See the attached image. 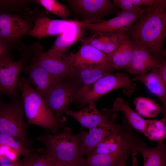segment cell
Returning <instances> with one entry per match:
<instances>
[{
	"label": "cell",
	"instance_id": "obj_19",
	"mask_svg": "<svg viewBox=\"0 0 166 166\" xmlns=\"http://www.w3.org/2000/svg\"><path fill=\"white\" fill-rule=\"evenodd\" d=\"M137 147H132L108 154L91 155L84 158L81 166H117L130 156H134L137 153Z\"/></svg>",
	"mask_w": 166,
	"mask_h": 166
},
{
	"label": "cell",
	"instance_id": "obj_10",
	"mask_svg": "<svg viewBox=\"0 0 166 166\" xmlns=\"http://www.w3.org/2000/svg\"><path fill=\"white\" fill-rule=\"evenodd\" d=\"M25 61L24 58L13 61L8 53L0 57V93L11 97L16 96L20 74Z\"/></svg>",
	"mask_w": 166,
	"mask_h": 166
},
{
	"label": "cell",
	"instance_id": "obj_4",
	"mask_svg": "<svg viewBox=\"0 0 166 166\" xmlns=\"http://www.w3.org/2000/svg\"><path fill=\"white\" fill-rule=\"evenodd\" d=\"M119 88L123 89L126 95H131L135 90L136 84L125 73H112L80 88L77 93L76 101L84 106L95 102L105 94Z\"/></svg>",
	"mask_w": 166,
	"mask_h": 166
},
{
	"label": "cell",
	"instance_id": "obj_30",
	"mask_svg": "<svg viewBox=\"0 0 166 166\" xmlns=\"http://www.w3.org/2000/svg\"><path fill=\"white\" fill-rule=\"evenodd\" d=\"M37 2L48 11L62 18H66L70 14L66 6L56 0H38Z\"/></svg>",
	"mask_w": 166,
	"mask_h": 166
},
{
	"label": "cell",
	"instance_id": "obj_28",
	"mask_svg": "<svg viewBox=\"0 0 166 166\" xmlns=\"http://www.w3.org/2000/svg\"><path fill=\"white\" fill-rule=\"evenodd\" d=\"M144 134L151 141L163 140L166 138V119L150 120Z\"/></svg>",
	"mask_w": 166,
	"mask_h": 166
},
{
	"label": "cell",
	"instance_id": "obj_5",
	"mask_svg": "<svg viewBox=\"0 0 166 166\" xmlns=\"http://www.w3.org/2000/svg\"><path fill=\"white\" fill-rule=\"evenodd\" d=\"M146 145L145 142L135 134L132 127L124 117L123 123L117 124L113 131L89 156L96 154H108L130 147Z\"/></svg>",
	"mask_w": 166,
	"mask_h": 166
},
{
	"label": "cell",
	"instance_id": "obj_38",
	"mask_svg": "<svg viewBox=\"0 0 166 166\" xmlns=\"http://www.w3.org/2000/svg\"><path fill=\"white\" fill-rule=\"evenodd\" d=\"M127 159H125L121 162L117 166H127L126 161Z\"/></svg>",
	"mask_w": 166,
	"mask_h": 166
},
{
	"label": "cell",
	"instance_id": "obj_13",
	"mask_svg": "<svg viewBox=\"0 0 166 166\" xmlns=\"http://www.w3.org/2000/svg\"><path fill=\"white\" fill-rule=\"evenodd\" d=\"M32 19L34 26L28 35L39 40L48 36L59 35L71 27L81 24L85 21L53 19L40 14L33 15Z\"/></svg>",
	"mask_w": 166,
	"mask_h": 166
},
{
	"label": "cell",
	"instance_id": "obj_12",
	"mask_svg": "<svg viewBox=\"0 0 166 166\" xmlns=\"http://www.w3.org/2000/svg\"><path fill=\"white\" fill-rule=\"evenodd\" d=\"M63 59L74 68L91 69L110 65L105 54L89 45H81L77 53L67 54Z\"/></svg>",
	"mask_w": 166,
	"mask_h": 166
},
{
	"label": "cell",
	"instance_id": "obj_27",
	"mask_svg": "<svg viewBox=\"0 0 166 166\" xmlns=\"http://www.w3.org/2000/svg\"><path fill=\"white\" fill-rule=\"evenodd\" d=\"M134 103L137 113L141 116L154 118L162 113V106L148 97H138L135 99Z\"/></svg>",
	"mask_w": 166,
	"mask_h": 166
},
{
	"label": "cell",
	"instance_id": "obj_34",
	"mask_svg": "<svg viewBox=\"0 0 166 166\" xmlns=\"http://www.w3.org/2000/svg\"><path fill=\"white\" fill-rule=\"evenodd\" d=\"M12 44L0 38V57L8 53V51Z\"/></svg>",
	"mask_w": 166,
	"mask_h": 166
},
{
	"label": "cell",
	"instance_id": "obj_39",
	"mask_svg": "<svg viewBox=\"0 0 166 166\" xmlns=\"http://www.w3.org/2000/svg\"><path fill=\"white\" fill-rule=\"evenodd\" d=\"M1 104V103L0 102V105Z\"/></svg>",
	"mask_w": 166,
	"mask_h": 166
},
{
	"label": "cell",
	"instance_id": "obj_26",
	"mask_svg": "<svg viewBox=\"0 0 166 166\" xmlns=\"http://www.w3.org/2000/svg\"><path fill=\"white\" fill-rule=\"evenodd\" d=\"M75 68V81L81 87L92 84L117 70L110 65L95 69Z\"/></svg>",
	"mask_w": 166,
	"mask_h": 166
},
{
	"label": "cell",
	"instance_id": "obj_9",
	"mask_svg": "<svg viewBox=\"0 0 166 166\" xmlns=\"http://www.w3.org/2000/svg\"><path fill=\"white\" fill-rule=\"evenodd\" d=\"M83 109L73 111L68 108L64 113L76 120L83 127L91 129L98 125L113 126L115 124L116 112L112 109L103 108L99 111L95 102H92Z\"/></svg>",
	"mask_w": 166,
	"mask_h": 166
},
{
	"label": "cell",
	"instance_id": "obj_2",
	"mask_svg": "<svg viewBox=\"0 0 166 166\" xmlns=\"http://www.w3.org/2000/svg\"><path fill=\"white\" fill-rule=\"evenodd\" d=\"M87 133L81 131L73 134L65 129L56 134L38 136L37 140L45 146V152L51 157L73 166H81L83 143Z\"/></svg>",
	"mask_w": 166,
	"mask_h": 166
},
{
	"label": "cell",
	"instance_id": "obj_17",
	"mask_svg": "<svg viewBox=\"0 0 166 166\" xmlns=\"http://www.w3.org/2000/svg\"><path fill=\"white\" fill-rule=\"evenodd\" d=\"M132 54L126 68L130 73L136 75L145 74L158 67L156 59L136 43L132 41Z\"/></svg>",
	"mask_w": 166,
	"mask_h": 166
},
{
	"label": "cell",
	"instance_id": "obj_31",
	"mask_svg": "<svg viewBox=\"0 0 166 166\" xmlns=\"http://www.w3.org/2000/svg\"><path fill=\"white\" fill-rule=\"evenodd\" d=\"M155 0H113V2L119 9L123 11L138 10L144 6H147L152 4Z\"/></svg>",
	"mask_w": 166,
	"mask_h": 166
},
{
	"label": "cell",
	"instance_id": "obj_7",
	"mask_svg": "<svg viewBox=\"0 0 166 166\" xmlns=\"http://www.w3.org/2000/svg\"><path fill=\"white\" fill-rule=\"evenodd\" d=\"M81 88L76 81L61 79L53 84L42 97L54 116L62 120V115L76 101L77 92Z\"/></svg>",
	"mask_w": 166,
	"mask_h": 166
},
{
	"label": "cell",
	"instance_id": "obj_36",
	"mask_svg": "<svg viewBox=\"0 0 166 166\" xmlns=\"http://www.w3.org/2000/svg\"><path fill=\"white\" fill-rule=\"evenodd\" d=\"M35 157V156L30 157L24 162L21 166H32L33 162Z\"/></svg>",
	"mask_w": 166,
	"mask_h": 166
},
{
	"label": "cell",
	"instance_id": "obj_22",
	"mask_svg": "<svg viewBox=\"0 0 166 166\" xmlns=\"http://www.w3.org/2000/svg\"><path fill=\"white\" fill-rule=\"evenodd\" d=\"M132 42L127 34L120 41L114 51L107 56L109 64L117 70L126 68L132 54Z\"/></svg>",
	"mask_w": 166,
	"mask_h": 166
},
{
	"label": "cell",
	"instance_id": "obj_33",
	"mask_svg": "<svg viewBox=\"0 0 166 166\" xmlns=\"http://www.w3.org/2000/svg\"><path fill=\"white\" fill-rule=\"evenodd\" d=\"M158 68L160 76L164 83L166 85V61L163 59L158 63Z\"/></svg>",
	"mask_w": 166,
	"mask_h": 166
},
{
	"label": "cell",
	"instance_id": "obj_16",
	"mask_svg": "<svg viewBox=\"0 0 166 166\" xmlns=\"http://www.w3.org/2000/svg\"><path fill=\"white\" fill-rule=\"evenodd\" d=\"M127 32H97L80 41L81 45H89L105 54L107 56L115 49L121 40Z\"/></svg>",
	"mask_w": 166,
	"mask_h": 166
},
{
	"label": "cell",
	"instance_id": "obj_24",
	"mask_svg": "<svg viewBox=\"0 0 166 166\" xmlns=\"http://www.w3.org/2000/svg\"><path fill=\"white\" fill-rule=\"evenodd\" d=\"M157 142L154 147H140L137 148L138 153L143 156V166H166V145L163 140Z\"/></svg>",
	"mask_w": 166,
	"mask_h": 166
},
{
	"label": "cell",
	"instance_id": "obj_15",
	"mask_svg": "<svg viewBox=\"0 0 166 166\" xmlns=\"http://www.w3.org/2000/svg\"><path fill=\"white\" fill-rule=\"evenodd\" d=\"M29 21L10 14L0 15V38L12 44L28 34L32 28Z\"/></svg>",
	"mask_w": 166,
	"mask_h": 166
},
{
	"label": "cell",
	"instance_id": "obj_20",
	"mask_svg": "<svg viewBox=\"0 0 166 166\" xmlns=\"http://www.w3.org/2000/svg\"><path fill=\"white\" fill-rule=\"evenodd\" d=\"M132 81L142 83L161 101L162 113L163 118L166 119V85L160 76L158 67L145 74L136 75Z\"/></svg>",
	"mask_w": 166,
	"mask_h": 166
},
{
	"label": "cell",
	"instance_id": "obj_35",
	"mask_svg": "<svg viewBox=\"0 0 166 166\" xmlns=\"http://www.w3.org/2000/svg\"><path fill=\"white\" fill-rule=\"evenodd\" d=\"M45 153H46V152ZM46 154L49 159L50 166H73L64 161L54 158L48 155L46 153Z\"/></svg>",
	"mask_w": 166,
	"mask_h": 166
},
{
	"label": "cell",
	"instance_id": "obj_21",
	"mask_svg": "<svg viewBox=\"0 0 166 166\" xmlns=\"http://www.w3.org/2000/svg\"><path fill=\"white\" fill-rule=\"evenodd\" d=\"M81 24L75 26L58 35L51 48L47 51L52 55L63 58L69 48L74 43L80 41L83 34Z\"/></svg>",
	"mask_w": 166,
	"mask_h": 166
},
{
	"label": "cell",
	"instance_id": "obj_37",
	"mask_svg": "<svg viewBox=\"0 0 166 166\" xmlns=\"http://www.w3.org/2000/svg\"><path fill=\"white\" fill-rule=\"evenodd\" d=\"M132 166H137L138 161L136 157L133 156L132 158Z\"/></svg>",
	"mask_w": 166,
	"mask_h": 166
},
{
	"label": "cell",
	"instance_id": "obj_6",
	"mask_svg": "<svg viewBox=\"0 0 166 166\" xmlns=\"http://www.w3.org/2000/svg\"><path fill=\"white\" fill-rule=\"evenodd\" d=\"M24 113L22 101L0 105V134L12 137L26 145L28 138Z\"/></svg>",
	"mask_w": 166,
	"mask_h": 166
},
{
	"label": "cell",
	"instance_id": "obj_32",
	"mask_svg": "<svg viewBox=\"0 0 166 166\" xmlns=\"http://www.w3.org/2000/svg\"><path fill=\"white\" fill-rule=\"evenodd\" d=\"M43 155L35 156L33 162L32 166H50L48 157L45 152Z\"/></svg>",
	"mask_w": 166,
	"mask_h": 166
},
{
	"label": "cell",
	"instance_id": "obj_18",
	"mask_svg": "<svg viewBox=\"0 0 166 166\" xmlns=\"http://www.w3.org/2000/svg\"><path fill=\"white\" fill-rule=\"evenodd\" d=\"M28 76L29 82L33 84L35 89L42 97L49 88L61 79L53 76L41 66L34 57L32 62L24 67L22 70Z\"/></svg>",
	"mask_w": 166,
	"mask_h": 166
},
{
	"label": "cell",
	"instance_id": "obj_29",
	"mask_svg": "<svg viewBox=\"0 0 166 166\" xmlns=\"http://www.w3.org/2000/svg\"><path fill=\"white\" fill-rule=\"evenodd\" d=\"M6 145L11 148L18 155L27 157L31 154V151L25 145L9 136L0 134V145Z\"/></svg>",
	"mask_w": 166,
	"mask_h": 166
},
{
	"label": "cell",
	"instance_id": "obj_14",
	"mask_svg": "<svg viewBox=\"0 0 166 166\" xmlns=\"http://www.w3.org/2000/svg\"><path fill=\"white\" fill-rule=\"evenodd\" d=\"M34 47V57L38 63L52 76L64 80L75 81L76 70L62 58L42 51L40 45Z\"/></svg>",
	"mask_w": 166,
	"mask_h": 166
},
{
	"label": "cell",
	"instance_id": "obj_23",
	"mask_svg": "<svg viewBox=\"0 0 166 166\" xmlns=\"http://www.w3.org/2000/svg\"><path fill=\"white\" fill-rule=\"evenodd\" d=\"M112 109L116 112L121 111L133 128L144 133L149 122V120L143 118L129 106L128 103L118 97L114 101Z\"/></svg>",
	"mask_w": 166,
	"mask_h": 166
},
{
	"label": "cell",
	"instance_id": "obj_8",
	"mask_svg": "<svg viewBox=\"0 0 166 166\" xmlns=\"http://www.w3.org/2000/svg\"><path fill=\"white\" fill-rule=\"evenodd\" d=\"M145 7L133 11H119L115 17L97 22L87 20L81 26L83 29L95 33L124 31L127 33L130 27L141 17Z\"/></svg>",
	"mask_w": 166,
	"mask_h": 166
},
{
	"label": "cell",
	"instance_id": "obj_11",
	"mask_svg": "<svg viewBox=\"0 0 166 166\" xmlns=\"http://www.w3.org/2000/svg\"><path fill=\"white\" fill-rule=\"evenodd\" d=\"M76 12L86 18L85 20L96 22L104 20L105 16L117 14L120 11L109 0H70L67 1Z\"/></svg>",
	"mask_w": 166,
	"mask_h": 166
},
{
	"label": "cell",
	"instance_id": "obj_25",
	"mask_svg": "<svg viewBox=\"0 0 166 166\" xmlns=\"http://www.w3.org/2000/svg\"><path fill=\"white\" fill-rule=\"evenodd\" d=\"M113 126L98 125L89 129L83 140L82 151L83 155L88 156L92 151L113 130Z\"/></svg>",
	"mask_w": 166,
	"mask_h": 166
},
{
	"label": "cell",
	"instance_id": "obj_1",
	"mask_svg": "<svg viewBox=\"0 0 166 166\" xmlns=\"http://www.w3.org/2000/svg\"><path fill=\"white\" fill-rule=\"evenodd\" d=\"M166 0H155L146 6L140 18L127 34L131 40L145 49L158 63L165 58L166 37Z\"/></svg>",
	"mask_w": 166,
	"mask_h": 166
},
{
	"label": "cell",
	"instance_id": "obj_3",
	"mask_svg": "<svg viewBox=\"0 0 166 166\" xmlns=\"http://www.w3.org/2000/svg\"><path fill=\"white\" fill-rule=\"evenodd\" d=\"M18 87L22 94L24 112L29 123L54 133L57 132L62 125V120L54 116L42 97L23 77H20Z\"/></svg>",
	"mask_w": 166,
	"mask_h": 166
}]
</instances>
